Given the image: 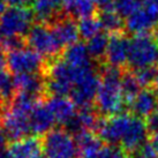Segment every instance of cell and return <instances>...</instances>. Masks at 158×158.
<instances>
[{"label":"cell","mask_w":158,"mask_h":158,"mask_svg":"<svg viewBox=\"0 0 158 158\" xmlns=\"http://www.w3.org/2000/svg\"><path fill=\"white\" fill-rule=\"evenodd\" d=\"M97 132L99 139L109 145H117L127 154H133L147 142L145 123L134 114L120 113L102 119Z\"/></svg>","instance_id":"obj_1"},{"label":"cell","mask_w":158,"mask_h":158,"mask_svg":"<svg viewBox=\"0 0 158 158\" xmlns=\"http://www.w3.org/2000/svg\"><path fill=\"white\" fill-rule=\"evenodd\" d=\"M123 74L120 68L107 66L101 73V85L96 96V109L105 115H117L127 106L123 94Z\"/></svg>","instance_id":"obj_2"},{"label":"cell","mask_w":158,"mask_h":158,"mask_svg":"<svg viewBox=\"0 0 158 158\" xmlns=\"http://www.w3.org/2000/svg\"><path fill=\"white\" fill-rule=\"evenodd\" d=\"M128 62L134 68L154 67L158 62V42L150 35H137L129 40Z\"/></svg>","instance_id":"obj_3"},{"label":"cell","mask_w":158,"mask_h":158,"mask_svg":"<svg viewBox=\"0 0 158 158\" xmlns=\"http://www.w3.org/2000/svg\"><path fill=\"white\" fill-rule=\"evenodd\" d=\"M46 158H80L75 139L66 129H52L43 139Z\"/></svg>","instance_id":"obj_4"},{"label":"cell","mask_w":158,"mask_h":158,"mask_svg":"<svg viewBox=\"0 0 158 158\" xmlns=\"http://www.w3.org/2000/svg\"><path fill=\"white\" fill-rule=\"evenodd\" d=\"M34 15L31 9L24 6L9 7L0 18L2 37H23L32 27Z\"/></svg>","instance_id":"obj_5"},{"label":"cell","mask_w":158,"mask_h":158,"mask_svg":"<svg viewBox=\"0 0 158 158\" xmlns=\"http://www.w3.org/2000/svg\"><path fill=\"white\" fill-rule=\"evenodd\" d=\"M27 45L43 58L53 59L62 48L58 44L51 27L44 23H37L31 27L26 37Z\"/></svg>","instance_id":"obj_6"},{"label":"cell","mask_w":158,"mask_h":158,"mask_svg":"<svg viewBox=\"0 0 158 158\" xmlns=\"http://www.w3.org/2000/svg\"><path fill=\"white\" fill-rule=\"evenodd\" d=\"M6 66L15 75L42 73V70L45 69L44 58L26 46L7 53Z\"/></svg>","instance_id":"obj_7"},{"label":"cell","mask_w":158,"mask_h":158,"mask_svg":"<svg viewBox=\"0 0 158 158\" xmlns=\"http://www.w3.org/2000/svg\"><path fill=\"white\" fill-rule=\"evenodd\" d=\"M101 85V75L94 68L84 70L75 81L70 91L69 98L80 107H88L96 101L98 89Z\"/></svg>","instance_id":"obj_8"},{"label":"cell","mask_w":158,"mask_h":158,"mask_svg":"<svg viewBox=\"0 0 158 158\" xmlns=\"http://www.w3.org/2000/svg\"><path fill=\"white\" fill-rule=\"evenodd\" d=\"M29 119L30 117L26 114L4 106L0 115V127L4 129L7 137L14 142L26 137L30 133Z\"/></svg>","instance_id":"obj_9"},{"label":"cell","mask_w":158,"mask_h":158,"mask_svg":"<svg viewBox=\"0 0 158 158\" xmlns=\"http://www.w3.org/2000/svg\"><path fill=\"white\" fill-rule=\"evenodd\" d=\"M158 26V15L149 7H139L125 21V28L129 32L137 35H148Z\"/></svg>","instance_id":"obj_10"},{"label":"cell","mask_w":158,"mask_h":158,"mask_svg":"<svg viewBox=\"0 0 158 158\" xmlns=\"http://www.w3.org/2000/svg\"><path fill=\"white\" fill-rule=\"evenodd\" d=\"M128 50L129 40L126 38L123 32L111 35L105 54V59L109 66L115 68H121L125 66L128 62Z\"/></svg>","instance_id":"obj_11"},{"label":"cell","mask_w":158,"mask_h":158,"mask_svg":"<svg viewBox=\"0 0 158 158\" xmlns=\"http://www.w3.org/2000/svg\"><path fill=\"white\" fill-rule=\"evenodd\" d=\"M7 150L9 158H42L44 155L43 140L38 136H26L14 141Z\"/></svg>","instance_id":"obj_12"},{"label":"cell","mask_w":158,"mask_h":158,"mask_svg":"<svg viewBox=\"0 0 158 158\" xmlns=\"http://www.w3.org/2000/svg\"><path fill=\"white\" fill-rule=\"evenodd\" d=\"M62 0H32L31 12L40 23L52 24L62 18Z\"/></svg>","instance_id":"obj_13"},{"label":"cell","mask_w":158,"mask_h":158,"mask_svg":"<svg viewBox=\"0 0 158 158\" xmlns=\"http://www.w3.org/2000/svg\"><path fill=\"white\" fill-rule=\"evenodd\" d=\"M98 111L91 109V106L88 107H81L75 117L72 119L68 125L66 126L67 132H69L72 135L73 134H79L81 132H92L97 131L98 125L101 123L102 119L98 117Z\"/></svg>","instance_id":"obj_14"},{"label":"cell","mask_w":158,"mask_h":158,"mask_svg":"<svg viewBox=\"0 0 158 158\" xmlns=\"http://www.w3.org/2000/svg\"><path fill=\"white\" fill-rule=\"evenodd\" d=\"M14 88L16 92H22L40 98L46 91L45 75L40 73L34 74H19L13 77Z\"/></svg>","instance_id":"obj_15"},{"label":"cell","mask_w":158,"mask_h":158,"mask_svg":"<svg viewBox=\"0 0 158 158\" xmlns=\"http://www.w3.org/2000/svg\"><path fill=\"white\" fill-rule=\"evenodd\" d=\"M45 104L48 107V110L51 111L56 123L65 127L72 121V119L76 114L75 110L76 105L68 97L51 96L45 102Z\"/></svg>","instance_id":"obj_16"},{"label":"cell","mask_w":158,"mask_h":158,"mask_svg":"<svg viewBox=\"0 0 158 158\" xmlns=\"http://www.w3.org/2000/svg\"><path fill=\"white\" fill-rule=\"evenodd\" d=\"M51 29L60 48H68L77 43L80 37L77 24L72 18H61L51 24Z\"/></svg>","instance_id":"obj_17"},{"label":"cell","mask_w":158,"mask_h":158,"mask_svg":"<svg viewBox=\"0 0 158 158\" xmlns=\"http://www.w3.org/2000/svg\"><path fill=\"white\" fill-rule=\"evenodd\" d=\"M30 123V132L36 135H46L48 132L53 129L56 125V120L53 118L51 111L48 110L45 103H40L32 110L29 119Z\"/></svg>","instance_id":"obj_18"},{"label":"cell","mask_w":158,"mask_h":158,"mask_svg":"<svg viewBox=\"0 0 158 158\" xmlns=\"http://www.w3.org/2000/svg\"><path fill=\"white\" fill-rule=\"evenodd\" d=\"M158 106V92L152 89L145 88L139 92L131 104V110L135 117L148 118L156 112Z\"/></svg>","instance_id":"obj_19"},{"label":"cell","mask_w":158,"mask_h":158,"mask_svg":"<svg viewBox=\"0 0 158 158\" xmlns=\"http://www.w3.org/2000/svg\"><path fill=\"white\" fill-rule=\"evenodd\" d=\"M62 59L75 69H89L91 66V57L88 52L87 45L75 43L65 50Z\"/></svg>","instance_id":"obj_20"},{"label":"cell","mask_w":158,"mask_h":158,"mask_svg":"<svg viewBox=\"0 0 158 158\" xmlns=\"http://www.w3.org/2000/svg\"><path fill=\"white\" fill-rule=\"evenodd\" d=\"M74 139L80 158H91L103 148V141L92 132H81Z\"/></svg>","instance_id":"obj_21"},{"label":"cell","mask_w":158,"mask_h":158,"mask_svg":"<svg viewBox=\"0 0 158 158\" xmlns=\"http://www.w3.org/2000/svg\"><path fill=\"white\" fill-rule=\"evenodd\" d=\"M62 2L64 9L72 16V19L79 18L81 20L83 18L92 16L96 9L92 0H62Z\"/></svg>","instance_id":"obj_22"},{"label":"cell","mask_w":158,"mask_h":158,"mask_svg":"<svg viewBox=\"0 0 158 158\" xmlns=\"http://www.w3.org/2000/svg\"><path fill=\"white\" fill-rule=\"evenodd\" d=\"M99 21L102 23L103 29L111 32L112 35L123 32L125 28V21L123 20V16H120L113 8L102 10L99 15Z\"/></svg>","instance_id":"obj_23"},{"label":"cell","mask_w":158,"mask_h":158,"mask_svg":"<svg viewBox=\"0 0 158 158\" xmlns=\"http://www.w3.org/2000/svg\"><path fill=\"white\" fill-rule=\"evenodd\" d=\"M109 40H110V37H107L106 34L99 32L95 37L87 40L85 45H87V48H88V52L91 59L101 60L105 57L107 45H109Z\"/></svg>","instance_id":"obj_24"},{"label":"cell","mask_w":158,"mask_h":158,"mask_svg":"<svg viewBox=\"0 0 158 158\" xmlns=\"http://www.w3.org/2000/svg\"><path fill=\"white\" fill-rule=\"evenodd\" d=\"M77 28H79L80 37H82L83 40H87L98 35L102 29H103L102 23L99 21V18H96L94 15L81 19L79 23H77Z\"/></svg>","instance_id":"obj_25"},{"label":"cell","mask_w":158,"mask_h":158,"mask_svg":"<svg viewBox=\"0 0 158 158\" xmlns=\"http://www.w3.org/2000/svg\"><path fill=\"white\" fill-rule=\"evenodd\" d=\"M121 87H123V98L127 106H131V104L133 103V101L135 99V97L139 95L140 90V85L136 82L135 77L133 73H126L123 76V82H121Z\"/></svg>","instance_id":"obj_26"},{"label":"cell","mask_w":158,"mask_h":158,"mask_svg":"<svg viewBox=\"0 0 158 158\" xmlns=\"http://www.w3.org/2000/svg\"><path fill=\"white\" fill-rule=\"evenodd\" d=\"M15 94L16 91L14 88L13 77L10 76L9 72L0 68V99L2 103H8Z\"/></svg>","instance_id":"obj_27"},{"label":"cell","mask_w":158,"mask_h":158,"mask_svg":"<svg viewBox=\"0 0 158 158\" xmlns=\"http://www.w3.org/2000/svg\"><path fill=\"white\" fill-rule=\"evenodd\" d=\"M134 77H135L136 82L139 83L140 87L143 88H148L149 85L155 83V79H156V69L154 67H144V68H137L134 69Z\"/></svg>","instance_id":"obj_28"},{"label":"cell","mask_w":158,"mask_h":158,"mask_svg":"<svg viewBox=\"0 0 158 158\" xmlns=\"http://www.w3.org/2000/svg\"><path fill=\"white\" fill-rule=\"evenodd\" d=\"M140 0H113V9L120 16L128 18L132 13L140 7Z\"/></svg>","instance_id":"obj_29"},{"label":"cell","mask_w":158,"mask_h":158,"mask_svg":"<svg viewBox=\"0 0 158 158\" xmlns=\"http://www.w3.org/2000/svg\"><path fill=\"white\" fill-rule=\"evenodd\" d=\"M127 152L117 145H106L103 147L95 156L91 158H129Z\"/></svg>","instance_id":"obj_30"},{"label":"cell","mask_w":158,"mask_h":158,"mask_svg":"<svg viewBox=\"0 0 158 158\" xmlns=\"http://www.w3.org/2000/svg\"><path fill=\"white\" fill-rule=\"evenodd\" d=\"M27 42L23 37H2L1 40V48L4 50H7L8 52L18 50V48H24Z\"/></svg>","instance_id":"obj_31"},{"label":"cell","mask_w":158,"mask_h":158,"mask_svg":"<svg viewBox=\"0 0 158 158\" xmlns=\"http://www.w3.org/2000/svg\"><path fill=\"white\" fill-rule=\"evenodd\" d=\"M132 158H158L157 150L151 145L150 142H145L140 149L133 152Z\"/></svg>","instance_id":"obj_32"},{"label":"cell","mask_w":158,"mask_h":158,"mask_svg":"<svg viewBox=\"0 0 158 158\" xmlns=\"http://www.w3.org/2000/svg\"><path fill=\"white\" fill-rule=\"evenodd\" d=\"M145 126L148 132L154 134V133L158 132V112H154V113L149 115L147 120H145Z\"/></svg>","instance_id":"obj_33"},{"label":"cell","mask_w":158,"mask_h":158,"mask_svg":"<svg viewBox=\"0 0 158 158\" xmlns=\"http://www.w3.org/2000/svg\"><path fill=\"white\" fill-rule=\"evenodd\" d=\"M92 2L95 4V6L99 7L102 10H105V9L113 8V0H92Z\"/></svg>","instance_id":"obj_34"},{"label":"cell","mask_w":158,"mask_h":158,"mask_svg":"<svg viewBox=\"0 0 158 158\" xmlns=\"http://www.w3.org/2000/svg\"><path fill=\"white\" fill-rule=\"evenodd\" d=\"M32 0H5L6 4H8L10 7H19V6H24L26 4L30 2Z\"/></svg>","instance_id":"obj_35"},{"label":"cell","mask_w":158,"mask_h":158,"mask_svg":"<svg viewBox=\"0 0 158 158\" xmlns=\"http://www.w3.org/2000/svg\"><path fill=\"white\" fill-rule=\"evenodd\" d=\"M7 140H8V137H7V135H6V133L4 132L2 128L0 127V150L6 149Z\"/></svg>","instance_id":"obj_36"},{"label":"cell","mask_w":158,"mask_h":158,"mask_svg":"<svg viewBox=\"0 0 158 158\" xmlns=\"http://www.w3.org/2000/svg\"><path fill=\"white\" fill-rule=\"evenodd\" d=\"M144 5L158 15V0H145Z\"/></svg>","instance_id":"obj_37"},{"label":"cell","mask_w":158,"mask_h":158,"mask_svg":"<svg viewBox=\"0 0 158 158\" xmlns=\"http://www.w3.org/2000/svg\"><path fill=\"white\" fill-rule=\"evenodd\" d=\"M150 143L154 147L155 149L158 151V132L151 134V139H150Z\"/></svg>","instance_id":"obj_38"},{"label":"cell","mask_w":158,"mask_h":158,"mask_svg":"<svg viewBox=\"0 0 158 158\" xmlns=\"http://www.w3.org/2000/svg\"><path fill=\"white\" fill-rule=\"evenodd\" d=\"M6 65V56L4 54V48L0 46V68H4Z\"/></svg>","instance_id":"obj_39"},{"label":"cell","mask_w":158,"mask_h":158,"mask_svg":"<svg viewBox=\"0 0 158 158\" xmlns=\"http://www.w3.org/2000/svg\"><path fill=\"white\" fill-rule=\"evenodd\" d=\"M6 2H5V0H0V18L2 16V14L6 12V9H7V7H6Z\"/></svg>","instance_id":"obj_40"},{"label":"cell","mask_w":158,"mask_h":158,"mask_svg":"<svg viewBox=\"0 0 158 158\" xmlns=\"http://www.w3.org/2000/svg\"><path fill=\"white\" fill-rule=\"evenodd\" d=\"M0 158H9L8 150H7V149L0 150Z\"/></svg>","instance_id":"obj_41"},{"label":"cell","mask_w":158,"mask_h":158,"mask_svg":"<svg viewBox=\"0 0 158 158\" xmlns=\"http://www.w3.org/2000/svg\"><path fill=\"white\" fill-rule=\"evenodd\" d=\"M155 87L157 89V92H158V68L156 69V79H155Z\"/></svg>","instance_id":"obj_42"},{"label":"cell","mask_w":158,"mask_h":158,"mask_svg":"<svg viewBox=\"0 0 158 158\" xmlns=\"http://www.w3.org/2000/svg\"><path fill=\"white\" fill-rule=\"evenodd\" d=\"M155 38H156V40L158 42V26H157V28L155 29V36H154Z\"/></svg>","instance_id":"obj_43"},{"label":"cell","mask_w":158,"mask_h":158,"mask_svg":"<svg viewBox=\"0 0 158 158\" xmlns=\"http://www.w3.org/2000/svg\"><path fill=\"white\" fill-rule=\"evenodd\" d=\"M2 104H4V103H2V101L0 99V112H2V110H1V109H2V107L5 106V105H2ZM0 115H1V113H0Z\"/></svg>","instance_id":"obj_44"},{"label":"cell","mask_w":158,"mask_h":158,"mask_svg":"<svg viewBox=\"0 0 158 158\" xmlns=\"http://www.w3.org/2000/svg\"><path fill=\"white\" fill-rule=\"evenodd\" d=\"M2 40V34H1V29H0V40Z\"/></svg>","instance_id":"obj_45"},{"label":"cell","mask_w":158,"mask_h":158,"mask_svg":"<svg viewBox=\"0 0 158 158\" xmlns=\"http://www.w3.org/2000/svg\"><path fill=\"white\" fill-rule=\"evenodd\" d=\"M156 111H157V112H158V106H157V110H156Z\"/></svg>","instance_id":"obj_46"}]
</instances>
